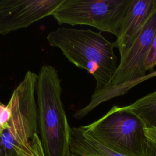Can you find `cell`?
Returning a JSON list of instances; mask_svg holds the SVG:
<instances>
[{
    "instance_id": "obj_14",
    "label": "cell",
    "mask_w": 156,
    "mask_h": 156,
    "mask_svg": "<svg viewBox=\"0 0 156 156\" xmlns=\"http://www.w3.org/2000/svg\"><path fill=\"white\" fill-rule=\"evenodd\" d=\"M70 156H80V155H76V154H71Z\"/></svg>"
},
{
    "instance_id": "obj_2",
    "label": "cell",
    "mask_w": 156,
    "mask_h": 156,
    "mask_svg": "<svg viewBox=\"0 0 156 156\" xmlns=\"http://www.w3.org/2000/svg\"><path fill=\"white\" fill-rule=\"evenodd\" d=\"M49 44L59 48L66 58L77 67L87 71L96 80L94 91L111 82L118 67L114 42L101 32L61 27L46 37Z\"/></svg>"
},
{
    "instance_id": "obj_3",
    "label": "cell",
    "mask_w": 156,
    "mask_h": 156,
    "mask_svg": "<svg viewBox=\"0 0 156 156\" xmlns=\"http://www.w3.org/2000/svg\"><path fill=\"white\" fill-rule=\"evenodd\" d=\"M62 79L49 65L41 66L37 77L38 126L45 156H70V130L62 101Z\"/></svg>"
},
{
    "instance_id": "obj_13",
    "label": "cell",
    "mask_w": 156,
    "mask_h": 156,
    "mask_svg": "<svg viewBox=\"0 0 156 156\" xmlns=\"http://www.w3.org/2000/svg\"><path fill=\"white\" fill-rule=\"evenodd\" d=\"M146 137L156 146V128H144Z\"/></svg>"
},
{
    "instance_id": "obj_12",
    "label": "cell",
    "mask_w": 156,
    "mask_h": 156,
    "mask_svg": "<svg viewBox=\"0 0 156 156\" xmlns=\"http://www.w3.org/2000/svg\"><path fill=\"white\" fill-rule=\"evenodd\" d=\"M10 117V109L8 105L0 101V129L5 126Z\"/></svg>"
},
{
    "instance_id": "obj_5",
    "label": "cell",
    "mask_w": 156,
    "mask_h": 156,
    "mask_svg": "<svg viewBox=\"0 0 156 156\" xmlns=\"http://www.w3.org/2000/svg\"><path fill=\"white\" fill-rule=\"evenodd\" d=\"M111 150L126 156H156V146L146 136L141 120L122 107L113 106L99 119L80 126Z\"/></svg>"
},
{
    "instance_id": "obj_8",
    "label": "cell",
    "mask_w": 156,
    "mask_h": 156,
    "mask_svg": "<svg viewBox=\"0 0 156 156\" xmlns=\"http://www.w3.org/2000/svg\"><path fill=\"white\" fill-rule=\"evenodd\" d=\"M155 8L156 0H132L114 41L120 59L126 55L138 37Z\"/></svg>"
},
{
    "instance_id": "obj_9",
    "label": "cell",
    "mask_w": 156,
    "mask_h": 156,
    "mask_svg": "<svg viewBox=\"0 0 156 156\" xmlns=\"http://www.w3.org/2000/svg\"><path fill=\"white\" fill-rule=\"evenodd\" d=\"M69 144L71 153L80 156H126L105 146L80 127L71 128Z\"/></svg>"
},
{
    "instance_id": "obj_7",
    "label": "cell",
    "mask_w": 156,
    "mask_h": 156,
    "mask_svg": "<svg viewBox=\"0 0 156 156\" xmlns=\"http://www.w3.org/2000/svg\"><path fill=\"white\" fill-rule=\"evenodd\" d=\"M63 0H1L0 35L26 28L52 15Z\"/></svg>"
},
{
    "instance_id": "obj_10",
    "label": "cell",
    "mask_w": 156,
    "mask_h": 156,
    "mask_svg": "<svg viewBox=\"0 0 156 156\" xmlns=\"http://www.w3.org/2000/svg\"><path fill=\"white\" fill-rule=\"evenodd\" d=\"M122 108L137 116L144 128H156V90Z\"/></svg>"
},
{
    "instance_id": "obj_15",
    "label": "cell",
    "mask_w": 156,
    "mask_h": 156,
    "mask_svg": "<svg viewBox=\"0 0 156 156\" xmlns=\"http://www.w3.org/2000/svg\"><path fill=\"white\" fill-rule=\"evenodd\" d=\"M0 88H1V86H0Z\"/></svg>"
},
{
    "instance_id": "obj_1",
    "label": "cell",
    "mask_w": 156,
    "mask_h": 156,
    "mask_svg": "<svg viewBox=\"0 0 156 156\" xmlns=\"http://www.w3.org/2000/svg\"><path fill=\"white\" fill-rule=\"evenodd\" d=\"M38 74L27 71L7 104L10 117L0 129V156H45L35 98Z\"/></svg>"
},
{
    "instance_id": "obj_6",
    "label": "cell",
    "mask_w": 156,
    "mask_h": 156,
    "mask_svg": "<svg viewBox=\"0 0 156 156\" xmlns=\"http://www.w3.org/2000/svg\"><path fill=\"white\" fill-rule=\"evenodd\" d=\"M132 0H63L52 16L59 24L85 25L117 36Z\"/></svg>"
},
{
    "instance_id": "obj_11",
    "label": "cell",
    "mask_w": 156,
    "mask_h": 156,
    "mask_svg": "<svg viewBox=\"0 0 156 156\" xmlns=\"http://www.w3.org/2000/svg\"><path fill=\"white\" fill-rule=\"evenodd\" d=\"M155 66H156V32L154 34L149 52L144 62V66L146 71H154Z\"/></svg>"
},
{
    "instance_id": "obj_4",
    "label": "cell",
    "mask_w": 156,
    "mask_h": 156,
    "mask_svg": "<svg viewBox=\"0 0 156 156\" xmlns=\"http://www.w3.org/2000/svg\"><path fill=\"white\" fill-rule=\"evenodd\" d=\"M155 32L156 8L129 51L120 59L110 84L100 90L94 91L90 102L73 115L74 118H83L100 104L123 95L140 82L156 76V70L146 73L144 66Z\"/></svg>"
}]
</instances>
